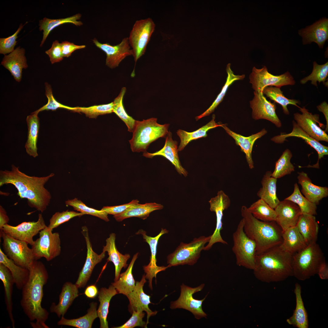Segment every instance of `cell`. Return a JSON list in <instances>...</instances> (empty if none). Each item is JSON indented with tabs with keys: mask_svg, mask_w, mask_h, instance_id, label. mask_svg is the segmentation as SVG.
<instances>
[{
	"mask_svg": "<svg viewBox=\"0 0 328 328\" xmlns=\"http://www.w3.org/2000/svg\"><path fill=\"white\" fill-rule=\"evenodd\" d=\"M29 279L22 288L20 305L33 328H48L45 322L49 313L41 306L43 287L48 278L47 271L41 261L35 260L29 269Z\"/></svg>",
	"mask_w": 328,
	"mask_h": 328,
	"instance_id": "cell-1",
	"label": "cell"
},
{
	"mask_svg": "<svg viewBox=\"0 0 328 328\" xmlns=\"http://www.w3.org/2000/svg\"><path fill=\"white\" fill-rule=\"evenodd\" d=\"M54 175L52 173L45 176H30L12 165L10 171L0 170V186L9 184L13 185L18 191V195L27 199L30 207L43 213L47 209L51 198L44 185Z\"/></svg>",
	"mask_w": 328,
	"mask_h": 328,
	"instance_id": "cell-2",
	"label": "cell"
},
{
	"mask_svg": "<svg viewBox=\"0 0 328 328\" xmlns=\"http://www.w3.org/2000/svg\"><path fill=\"white\" fill-rule=\"evenodd\" d=\"M292 255L279 246L256 254L253 270L255 276L267 283L283 281L292 276Z\"/></svg>",
	"mask_w": 328,
	"mask_h": 328,
	"instance_id": "cell-3",
	"label": "cell"
},
{
	"mask_svg": "<svg viewBox=\"0 0 328 328\" xmlns=\"http://www.w3.org/2000/svg\"><path fill=\"white\" fill-rule=\"evenodd\" d=\"M241 213L244 220V231L255 243L256 254L281 244L283 231L275 221L266 222L256 219L245 206L241 207Z\"/></svg>",
	"mask_w": 328,
	"mask_h": 328,
	"instance_id": "cell-4",
	"label": "cell"
},
{
	"mask_svg": "<svg viewBox=\"0 0 328 328\" xmlns=\"http://www.w3.org/2000/svg\"><path fill=\"white\" fill-rule=\"evenodd\" d=\"M324 260L319 245L316 242L309 244L292 255L293 276L301 281L309 279L317 274L319 266Z\"/></svg>",
	"mask_w": 328,
	"mask_h": 328,
	"instance_id": "cell-5",
	"label": "cell"
},
{
	"mask_svg": "<svg viewBox=\"0 0 328 328\" xmlns=\"http://www.w3.org/2000/svg\"><path fill=\"white\" fill-rule=\"evenodd\" d=\"M157 121V118H153L136 121L132 137L129 141L133 152H146L152 142L167 135L169 124L160 125Z\"/></svg>",
	"mask_w": 328,
	"mask_h": 328,
	"instance_id": "cell-6",
	"label": "cell"
},
{
	"mask_svg": "<svg viewBox=\"0 0 328 328\" xmlns=\"http://www.w3.org/2000/svg\"><path fill=\"white\" fill-rule=\"evenodd\" d=\"M244 225L242 218L233 234L232 250L237 265L253 270L255 265L256 245L255 242L245 233Z\"/></svg>",
	"mask_w": 328,
	"mask_h": 328,
	"instance_id": "cell-7",
	"label": "cell"
},
{
	"mask_svg": "<svg viewBox=\"0 0 328 328\" xmlns=\"http://www.w3.org/2000/svg\"><path fill=\"white\" fill-rule=\"evenodd\" d=\"M211 235L194 238L189 243L181 242L175 251L167 257L168 268L179 265H193L197 261L200 252L210 241Z\"/></svg>",
	"mask_w": 328,
	"mask_h": 328,
	"instance_id": "cell-8",
	"label": "cell"
},
{
	"mask_svg": "<svg viewBox=\"0 0 328 328\" xmlns=\"http://www.w3.org/2000/svg\"><path fill=\"white\" fill-rule=\"evenodd\" d=\"M52 230L46 227L39 232V237L34 241L31 249L36 260L44 258L49 261L60 254V235L57 232L53 233Z\"/></svg>",
	"mask_w": 328,
	"mask_h": 328,
	"instance_id": "cell-9",
	"label": "cell"
},
{
	"mask_svg": "<svg viewBox=\"0 0 328 328\" xmlns=\"http://www.w3.org/2000/svg\"><path fill=\"white\" fill-rule=\"evenodd\" d=\"M2 238L4 253L17 265L29 269L36 260L31 248L26 242L15 239L3 231L0 232Z\"/></svg>",
	"mask_w": 328,
	"mask_h": 328,
	"instance_id": "cell-10",
	"label": "cell"
},
{
	"mask_svg": "<svg viewBox=\"0 0 328 328\" xmlns=\"http://www.w3.org/2000/svg\"><path fill=\"white\" fill-rule=\"evenodd\" d=\"M155 27L150 18L137 20L134 23L128 38L135 63L145 53Z\"/></svg>",
	"mask_w": 328,
	"mask_h": 328,
	"instance_id": "cell-11",
	"label": "cell"
},
{
	"mask_svg": "<svg viewBox=\"0 0 328 328\" xmlns=\"http://www.w3.org/2000/svg\"><path fill=\"white\" fill-rule=\"evenodd\" d=\"M249 79L253 89L258 92H262L264 88L267 86L281 88L283 86L293 85L296 83L293 77L288 71L275 76L270 73L265 66L260 69L253 67Z\"/></svg>",
	"mask_w": 328,
	"mask_h": 328,
	"instance_id": "cell-12",
	"label": "cell"
},
{
	"mask_svg": "<svg viewBox=\"0 0 328 328\" xmlns=\"http://www.w3.org/2000/svg\"><path fill=\"white\" fill-rule=\"evenodd\" d=\"M204 286L203 283L197 287L192 288L183 283L180 286V294L178 299L171 302L170 308L172 309H183L191 312L197 319L202 318H206L207 314L203 311L202 304L207 296L201 300L196 299L193 295L201 291Z\"/></svg>",
	"mask_w": 328,
	"mask_h": 328,
	"instance_id": "cell-13",
	"label": "cell"
},
{
	"mask_svg": "<svg viewBox=\"0 0 328 328\" xmlns=\"http://www.w3.org/2000/svg\"><path fill=\"white\" fill-rule=\"evenodd\" d=\"M210 204V210L215 212L216 216V225L215 229L211 235L210 240L203 250H208L214 244L219 242L224 244L227 243L222 238L220 231L222 229V218L223 211L227 210L231 204V200L229 197L222 190L219 191L217 195L211 198L209 201Z\"/></svg>",
	"mask_w": 328,
	"mask_h": 328,
	"instance_id": "cell-14",
	"label": "cell"
},
{
	"mask_svg": "<svg viewBox=\"0 0 328 328\" xmlns=\"http://www.w3.org/2000/svg\"><path fill=\"white\" fill-rule=\"evenodd\" d=\"M47 226L42 214H39L36 221H25L15 226L7 224L4 226L3 231L12 237L32 246L34 241L33 237Z\"/></svg>",
	"mask_w": 328,
	"mask_h": 328,
	"instance_id": "cell-15",
	"label": "cell"
},
{
	"mask_svg": "<svg viewBox=\"0 0 328 328\" xmlns=\"http://www.w3.org/2000/svg\"><path fill=\"white\" fill-rule=\"evenodd\" d=\"M254 97L250 102L252 110V117L255 120L265 119L268 120L278 128L282 126L281 121L277 115L276 105L268 101L262 92L254 91Z\"/></svg>",
	"mask_w": 328,
	"mask_h": 328,
	"instance_id": "cell-16",
	"label": "cell"
},
{
	"mask_svg": "<svg viewBox=\"0 0 328 328\" xmlns=\"http://www.w3.org/2000/svg\"><path fill=\"white\" fill-rule=\"evenodd\" d=\"M302 114L296 113L294 118L297 124L307 134L317 141L328 142V135L324 130L317 125L320 123L319 114H313L309 112L305 107H300Z\"/></svg>",
	"mask_w": 328,
	"mask_h": 328,
	"instance_id": "cell-17",
	"label": "cell"
},
{
	"mask_svg": "<svg viewBox=\"0 0 328 328\" xmlns=\"http://www.w3.org/2000/svg\"><path fill=\"white\" fill-rule=\"evenodd\" d=\"M92 41L97 47L105 53L106 55V65L111 68L117 67L126 57L133 55L127 37L123 39L120 43L114 46L108 43H101L95 38Z\"/></svg>",
	"mask_w": 328,
	"mask_h": 328,
	"instance_id": "cell-18",
	"label": "cell"
},
{
	"mask_svg": "<svg viewBox=\"0 0 328 328\" xmlns=\"http://www.w3.org/2000/svg\"><path fill=\"white\" fill-rule=\"evenodd\" d=\"M81 232L85 240L87 251L85 263L75 283L78 288L85 286L95 266L102 261L105 255V252L102 251L100 254H98L93 250L88 230L86 226L82 227Z\"/></svg>",
	"mask_w": 328,
	"mask_h": 328,
	"instance_id": "cell-19",
	"label": "cell"
},
{
	"mask_svg": "<svg viewBox=\"0 0 328 328\" xmlns=\"http://www.w3.org/2000/svg\"><path fill=\"white\" fill-rule=\"evenodd\" d=\"M146 282L145 275H144L139 282H136L134 290L126 296L129 302L128 310L131 313L133 311L146 312L147 314L146 323L147 326L149 318L151 316L155 315L157 312L152 311L149 308V305L151 303V296L146 294L143 290L144 285Z\"/></svg>",
	"mask_w": 328,
	"mask_h": 328,
	"instance_id": "cell-20",
	"label": "cell"
},
{
	"mask_svg": "<svg viewBox=\"0 0 328 328\" xmlns=\"http://www.w3.org/2000/svg\"><path fill=\"white\" fill-rule=\"evenodd\" d=\"M274 209L276 214L275 222L283 231L296 226L302 214L296 203L285 199L280 201Z\"/></svg>",
	"mask_w": 328,
	"mask_h": 328,
	"instance_id": "cell-21",
	"label": "cell"
},
{
	"mask_svg": "<svg viewBox=\"0 0 328 328\" xmlns=\"http://www.w3.org/2000/svg\"><path fill=\"white\" fill-rule=\"evenodd\" d=\"M168 231L166 229L162 228L160 233L156 236L152 237L147 235L146 232L141 229L136 233V234H141L145 241L149 244L150 251L151 256L150 262L147 265L143 267V269L146 273V279L149 280V286L152 289V281L154 277L156 278L157 274L160 272L165 271L168 268L167 266H159L156 265V254L157 246L158 241L160 237L163 234L168 233Z\"/></svg>",
	"mask_w": 328,
	"mask_h": 328,
	"instance_id": "cell-22",
	"label": "cell"
},
{
	"mask_svg": "<svg viewBox=\"0 0 328 328\" xmlns=\"http://www.w3.org/2000/svg\"><path fill=\"white\" fill-rule=\"evenodd\" d=\"M293 128L292 132L288 134L281 133L280 135L275 136L271 140L277 143H282L289 137H295L301 138L310 146L315 149L318 154V160L317 163L310 167L319 168V161L324 155H328V147L321 144L319 141L314 139L304 131L294 120L292 121Z\"/></svg>",
	"mask_w": 328,
	"mask_h": 328,
	"instance_id": "cell-23",
	"label": "cell"
},
{
	"mask_svg": "<svg viewBox=\"0 0 328 328\" xmlns=\"http://www.w3.org/2000/svg\"><path fill=\"white\" fill-rule=\"evenodd\" d=\"M299 34L302 38L303 44L316 43L319 48L323 47L328 39V19H320L312 25L299 31Z\"/></svg>",
	"mask_w": 328,
	"mask_h": 328,
	"instance_id": "cell-24",
	"label": "cell"
},
{
	"mask_svg": "<svg viewBox=\"0 0 328 328\" xmlns=\"http://www.w3.org/2000/svg\"><path fill=\"white\" fill-rule=\"evenodd\" d=\"M166 136L165 145L161 149L153 153L144 152L143 156L151 158L155 156H163L171 162L180 174L186 177L188 172L182 166L179 159L178 142L173 139L171 132H169Z\"/></svg>",
	"mask_w": 328,
	"mask_h": 328,
	"instance_id": "cell-25",
	"label": "cell"
},
{
	"mask_svg": "<svg viewBox=\"0 0 328 328\" xmlns=\"http://www.w3.org/2000/svg\"><path fill=\"white\" fill-rule=\"evenodd\" d=\"M25 51L22 48L18 47L8 55H4L1 64L8 70L17 82L21 81L22 71L28 67L25 56Z\"/></svg>",
	"mask_w": 328,
	"mask_h": 328,
	"instance_id": "cell-26",
	"label": "cell"
},
{
	"mask_svg": "<svg viewBox=\"0 0 328 328\" xmlns=\"http://www.w3.org/2000/svg\"><path fill=\"white\" fill-rule=\"evenodd\" d=\"M78 288L75 284L67 282L64 283L59 295L57 305L52 303L50 307L51 313H55L58 316H63L74 299L78 296Z\"/></svg>",
	"mask_w": 328,
	"mask_h": 328,
	"instance_id": "cell-27",
	"label": "cell"
},
{
	"mask_svg": "<svg viewBox=\"0 0 328 328\" xmlns=\"http://www.w3.org/2000/svg\"><path fill=\"white\" fill-rule=\"evenodd\" d=\"M298 183L302 187L301 192L310 201L318 204L319 202L328 196V188L313 184L307 174L303 171L298 172Z\"/></svg>",
	"mask_w": 328,
	"mask_h": 328,
	"instance_id": "cell-28",
	"label": "cell"
},
{
	"mask_svg": "<svg viewBox=\"0 0 328 328\" xmlns=\"http://www.w3.org/2000/svg\"><path fill=\"white\" fill-rule=\"evenodd\" d=\"M116 235L111 233L106 240V245L103 246V251L107 252L108 255L107 260L114 264L115 269L114 281L118 278L122 268H126L128 265L127 262L130 258L128 254L122 255L118 250L115 244Z\"/></svg>",
	"mask_w": 328,
	"mask_h": 328,
	"instance_id": "cell-29",
	"label": "cell"
},
{
	"mask_svg": "<svg viewBox=\"0 0 328 328\" xmlns=\"http://www.w3.org/2000/svg\"><path fill=\"white\" fill-rule=\"evenodd\" d=\"M222 127L227 133L234 138L236 144L240 147L241 151L245 154L246 160L249 168L251 169L254 168V162L252 158L253 145L257 139L267 133V131L264 128L257 133L248 137H245L231 130L225 124Z\"/></svg>",
	"mask_w": 328,
	"mask_h": 328,
	"instance_id": "cell-30",
	"label": "cell"
},
{
	"mask_svg": "<svg viewBox=\"0 0 328 328\" xmlns=\"http://www.w3.org/2000/svg\"><path fill=\"white\" fill-rule=\"evenodd\" d=\"M282 238V242L279 247L292 255L304 249L307 245L296 226L283 231Z\"/></svg>",
	"mask_w": 328,
	"mask_h": 328,
	"instance_id": "cell-31",
	"label": "cell"
},
{
	"mask_svg": "<svg viewBox=\"0 0 328 328\" xmlns=\"http://www.w3.org/2000/svg\"><path fill=\"white\" fill-rule=\"evenodd\" d=\"M272 173L268 171L264 175L261 181L262 187L258 192L257 195L275 209L280 201L276 195L277 179L272 176Z\"/></svg>",
	"mask_w": 328,
	"mask_h": 328,
	"instance_id": "cell-32",
	"label": "cell"
},
{
	"mask_svg": "<svg viewBox=\"0 0 328 328\" xmlns=\"http://www.w3.org/2000/svg\"><path fill=\"white\" fill-rule=\"evenodd\" d=\"M294 292L296 300V308L292 316L287 319L286 321L289 324L297 328H308V313L301 296V287L298 283L295 284Z\"/></svg>",
	"mask_w": 328,
	"mask_h": 328,
	"instance_id": "cell-33",
	"label": "cell"
},
{
	"mask_svg": "<svg viewBox=\"0 0 328 328\" xmlns=\"http://www.w3.org/2000/svg\"><path fill=\"white\" fill-rule=\"evenodd\" d=\"M39 113L36 110L28 116L26 118L28 130L25 148L27 153L34 158L38 155L37 143L40 125Z\"/></svg>",
	"mask_w": 328,
	"mask_h": 328,
	"instance_id": "cell-34",
	"label": "cell"
},
{
	"mask_svg": "<svg viewBox=\"0 0 328 328\" xmlns=\"http://www.w3.org/2000/svg\"><path fill=\"white\" fill-rule=\"evenodd\" d=\"M296 226L307 245L316 242L319 225L314 215L302 214Z\"/></svg>",
	"mask_w": 328,
	"mask_h": 328,
	"instance_id": "cell-35",
	"label": "cell"
},
{
	"mask_svg": "<svg viewBox=\"0 0 328 328\" xmlns=\"http://www.w3.org/2000/svg\"><path fill=\"white\" fill-rule=\"evenodd\" d=\"M163 206L155 203H146L144 204L137 203L128 208L123 213L113 217L118 221H121L127 218L137 217L145 220L152 212L163 209Z\"/></svg>",
	"mask_w": 328,
	"mask_h": 328,
	"instance_id": "cell-36",
	"label": "cell"
},
{
	"mask_svg": "<svg viewBox=\"0 0 328 328\" xmlns=\"http://www.w3.org/2000/svg\"><path fill=\"white\" fill-rule=\"evenodd\" d=\"M118 294L117 290L112 285L108 288H101L98 292V298L100 305L97 313L100 321V328H108L107 318L110 302L112 297Z\"/></svg>",
	"mask_w": 328,
	"mask_h": 328,
	"instance_id": "cell-37",
	"label": "cell"
},
{
	"mask_svg": "<svg viewBox=\"0 0 328 328\" xmlns=\"http://www.w3.org/2000/svg\"><path fill=\"white\" fill-rule=\"evenodd\" d=\"M0 263L6 267L9 270L14 279L17 288L22 290L28 281L29 275V269L16 265L8 258L0 248Z\"/></svg>",
	"mask_w": 328,
	"mask_h": 328,
	"instance_id": "cell-38",
	"label": "cell"
},
{
	"mask_svg": "<svg viewBox=\"0 0 328 328\" xmlns=\"http://www.w3.org/2000/svg\"><path fill=\"white\" fill-rule=\"evenodd\" d=\"M215 116L212 115V120L205 125L196 131L192 132H188L183 130L179 129L176 132L180 138V142L178 148V151L183 150L186 146L192 141L202 137H207V132L210 129L217 127H222L224 124H218L215 121Z\"/></svg>",
	"mask_w": 328,
	"mask_h": 328,
	"instance_id": "cell-39",
	"label": "cell"
},
{
	"mask_svg": "<svg viewBox=\"0 0 328 328\" xmlns=\"http://www.w3.org/2000/svg\"><path fill=\"white\" fill-rule=\"evenodd\" d=\"M0 279L2 282L5 292V301L7 311L12 327H15V320L12 313V295L13 286L15 284L13 276L9 269L0 263Z\"/></svg>",
	"mask_w": 328,
	"mask_h": 328,
	"instance_id": "cell-40",
	"label": "cell"
},
{
	"mask_svg": "<svg viewBox=\"0 0 328 328\" xmlns=\"http://www.w3.org/2000/svg\"><path fill=\"white\" fill-rule=\"evenodd\" d=\"M138 254L137 253L134 255L126 271L120 274L117 280L111 283L118 293L126 296L134 289L136 283L132 274V269Z\"/></svg>",
	"mask_w": 328,
	"mask_h": 328,
	"instance_id": "cell-41",
	"label": "cell"
},
{
	"mask_svg": "<svg viewBox=\"0 0 328 328\" xmlns=\"http://www.w3.org/2000/svg\"><path fill=\"white\" fill-rule=\"evenodd\" d=\"M81 16L80 13L77 14L73 16L65 18L57 19H51L44 18L43 19L39 21V29L40 31L43 30V39L40 46H43L49 34L52 30L56 27L62 24L70 23L76 26H80L83 23L79 21Z\"/></svg>",
	"mask_w": 328,
	"mask_h": 328,
	"instance_id": "cell-42",
	"label": "cell"
},
{
	"mask_svg": "<svg viewBox=\"0 0 328 328\" xmlns=\"http://www.w3.org/2000/svg\"><path fill=\"white\" fill-rule=\"evenodd\" d=\"M97 303L92 302L90 304V307L87 313L83 316L72 319H67L62 316L57 322L59 325H66L78 328H91L94 320L97 317Z\"/></svg>",
	"mask_w": 328,
	"mask_h": 328,
	"instance_id": "cell-43",
	"label": "cell"
},
{
	"mask_svg": "<svg viewBox=\"0 0 328 328\" xmlns=\"http://www.w3.org/2000/svg\"><path fill=\"white\" fill-rule=\"evenodd\" d=\"M231 64L228 63L227 65L226 70L227 73L226 81L220 93L210 106L204 112L200 115L196 117V121L206 116L209 115L213 112L215 109L222 101L227 91L230 86L234 81L242 80L245 77L244 74L236 75L234 74L231 68Z\"/></svg>",
	"mask_w": 328,
	"mask_h": 328,
	"instance_id": "cell-44",
	"label": "cell"
},
{
	"mask_svg": "<svg viewBox=\"0 0 328 328\" xmlns=\"http://www.w3.org/2000/svg\"><path fill=\"white\" fill-rule=\"evenodd\" d=\"M248 210L255 217L260 220L276 221V214L275 209L261 199L251 204Z\"/></svg>",
	"mask_w": 328,
	"mask_h": 328,
	"instance_id": "cell-45",
	"label": "cell"
},
{
	"mask_svg": "<svg viewBox=\"0 0 328 328\" xmlns=\"http://www.w3.org/2000/svg\"><path fill=\"white\" fill-rule=\"evenodd\" d=\"M262 93L271 100L281 105L283 112L285 114L289 115V114L287 107L288 105H293L299 108L300 107L297 105V104H300L299 101L295 99H289L285 97L280 87L272 86H267L264 88Z\"/></svg>",
	"mask_w": 328,
	"mask_h": 328,
	"instance_id": "cell-46",
	"label": "cell"
},
{
	"mask_svg": "<svg viewBox=\"0 0 328 328\" xmlns=\"http://www.w3.org/2000/svg\"><path fill=\"white\" fill-rule=\"evenodd\" d=\"M125 87H122L118 96L114 100L113 102V112L115 113L126 124L128 131L133 132L136 121L126 112L123 105V101L126 92Z\"/></svg>",
	"mask_w": 328,
	"mask_h": 328,
	"instance_id": "cell-47",
	"label": "cell"
},
{
	"mask_svg": "<svg viewBox=\"0 0 328 328\" xmlns=\"http://www.w3.org/2000/svg\"><path fill=\"white\" fill-rule=\"evenodd\" d=\"M285 199L296 203L299 207L302 214L313 215L317 214V205L302 195L297 183L294 185L293 193Z\"/></svg>",
	"mask_w": 328,
	"mask_h": 328,
	"instance_id": "cell-48",
	"label": "cell"
},
{
	"mask_svg": "<svg viewBox=\"0 0 328 328\" xmlns=\"http://www.w3.org/2000/svg\"><path fill=\"white\" fill-rule=\"evenodd\" d=\"M292 154L289 149H286L275 162V168L272 176L275 178H281L290 174L295 170V167L291 162Z\"/></svg>",
	"mask_w": 328,
	"mask_h": 328,
	"instance_id": "cell-49",
	"label": "cell"
},
{
	"mask_svg": "<svg viewBox=\"0 0 328 328\" xmlns=\"http://www.w3.org/2000/svg\"><path fill=\"white\" fill-rule=\"evenodd\" d=\"M328 76V62L323 65H319L316 62H313V68L311 73L308 76L303 78L300 81L302 84H305L309 80L311 81V84L317 87V81L319 84L323 82L325 85L326 80Z\"/></svg>",
	"mask_w": 328,
	"mask_h": 328,
	"instance_id": "cell-50",
	"label": "cell"
},
{
	"mask_svg": "<svg viewBox=\"0 0 328 328\" xmlns=\"http://www.w3.org/2000/svg\"><path fill=\"white\" fill-rule=\"evenodd\" d=\"M66 205L73 207L74 209L83 214H88L98 217L106 221L109 220L108 214L101 210H97L87 206L84 203L77 198L68 200L65 202Z\"/></svg>",
	"mask_w": 328,
	"mask_h": 328,
	"instance_id": "cell-51",
	"label": "cell"
},
{
	"mask_svg": "<svg viewBox=\"0 0 328 328\" xmlns=\"http://www.w3.org/2000/svg\"><path fill=\"white\" fill-rule=\"evenodd\" d=\"M113 102L106 104L93 105L89 107H74L72 111L82 113L90 118H96L98 116L113 112Z\"/></svg>",
	"mask_w": 328,
	"mask_h": 328,
	"instance_id": "cell-52",
	"label": "cell"
},
{
	"mask_svg": "<svg viewBox=\"0 0 328 328\" xmlns=\"http://www.w3.org/2000/svg\"><path fill=\"white\" fill-rule=\"evenodd\" d=\"M45 95L47 98L48 102L36 111L38 112L45 111H56L59 108H63L72 111L74 107H71L62 104L57 101L54 97L51 85L47 82L45 83Z\"/></svg>",
	"mask_w": 328,
	"mask_h": 328,
	"instance_id": "cell-53",
	"label": "cell"
},
{
	"mask_svg": "<svg viewBox=\"0 0 328 328\" xmlns=\"http://www.w3.org/2000/svg\"><path fill=\"white\" fill-rule=\"evenodd\" d=\"M84 215L80 212L67 210L62 212H56L53 215L50 220V223L48 226L53 230L61 224L68 221L73 217H80Z\"/></svg>",
	"mask_w": 328,
	"mask_h": 328,
	"instance_id": "cell-54",
	"label": "cell"
},
{
	"mask_svg": "<svg viewBox=\"0 0 328 328\" xmlns=\"http://www.w3.org/2000/svg\"><path fill=\"white\" fill-rule=\"evenodd\" d=\"M24 25L20 24L16 32L12 35L5 38H0V53L5 55L14 50L17 41L18 34L22 29Z\"/></svg>",
	"mask_w": 328,
	"mask_h": 328,
	"instance_id": "cell-55",
	"label": "cell"
},
{
	"mask_svg": "<svg viewBox=\"0 0 328 328\" xmlns=\"http://www.w3.org/2000/svg\"><path fill=\"white\" fill-rule=\"evenodd\" d=\"M145 316V313L141 311H133L132 316L124 324L114 328H133L136 326H140L147 328L146 323L143 321V318Z\"/></svg>",
	"mask_w": 328,
	"mask_h": 328,
	"instance_id": "cell-56",
	"label": "cell"
},
{
	"mask_svg": "<svg viewBox=\"0 0 328 328\" xmlns=\"http://www.w3.org/2000/svg\"><path fill=\"white\" fill-rule=\"evenodd\" d=\"M45 52L49 56L52 64L60 62L63 59L61 44L57 40L54 41L51 47Z\"/></svg>",
	"mask_w": 328,
	"mask_h": 328,
	"instance_id": "cell-57",
	"label": "cell"
},
{
	"mask_svg": "<svg viewBox=\"0 0 328 328\" xmlns=\"http://www.w3.org/2000/svg\"><path fill=\"white\" fill-rule=\"evenodd\" d=\"M138 203L139 201L138 200H134L129 203L121 205L104 207L101 210L104 211L108 214L115 216L123 213L130 207Z\"/></svg>",
	"mask_w": 328,
	"mask_h": 328,
	"instance_id": "cell-58",
	"label": "cell"
},
{
	"mask_svg": "<svg viewBox=\"0 0 328 328\" xmlns=\"http://www.w3.org/2000/svg\"><path fill=\"white\" fill-rule=\"evenodd\" d=\"M61 46L62 52L63 57H68L75 51L77 50L85 48L84 45H78L67 41L62 42Z\"/></svg>",
	"mask_w": 328,
	"mask_h": 328,
	"instance_id": "cell-59",
	"label": "cell"
},
{
	"mask_svg": "<svg viewBox=\"0 0 328 328\" xmlns=\"http://www.w3.org/2000/svg\"><path fill=\"white\" fill-rule=\"evenodd\" d=\"M317 274L321 279H328V266L325 260L320 265Z\"/></svg>",
	"mask_w": 328,
	"mask_h": 328,
	"instance_id": "cell-60",
	"label": "cell"
},
{
	"mask_svg": "<svg viewBox=\"0 0 328 328\" xmlns=\"http://www.w3.org/2000/svg\"><path fill=\"white\" fill-rule=\"evenodd\" d=\"M9 219L7 215L5 209L0 206V232L3 231V228L4 225L9 222Z\"/></svg>",
	"mask_w": 328,
	"mask_h": 328,
	"instance_id": "cell-61",
	"label": "cell"
},
{
	"mask_svg": "<svg viewBox=\"0 0 328 328\" xmlns=\"http://www.w3.org/2000/svg\"><path fill=\"white\" fill-rule=\"evenodd\" d=\"M317 109L322 112L324 115L326 121V128L325 131H328V104L326 102L324 101L320 104L317 106Z\"/></svg>",
	"mask_w": 328,
	"mask_h": 328,
	"instance_id": "cell-62",
	"label": "cell"
},
{
	"mask_svg": "<svg viewBox=\"0 0 328 328\" xmlns=\"http://www.w3.org/2000/svg\"><path fill=\"white\" fill-rule=\"evenodd\" d=\"M98 290L95 285H91L88 286L84 291V294L88 298H94L98 294Z\"/></svg>",
	"mask_w": 328,
	"mask_h": 328,
	"instance_id": "cell-63",
	"label": "cell"
}]
</instances>
